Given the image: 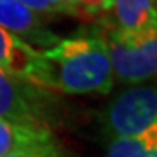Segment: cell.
Segmentation results:
<instances>
[{
  "label": "cell",
  "instance_id": "cell-8",
  "mask_svg": "<svg viewBox=\"0 0 157 157\" xmlns=\"http://www.w3.org/2000/svg\"><path fill=\"white\" fill-rule=\"evenodd\" d=\"M49 135L51 131L45 126L21 124L0 119V157H7L17 148Z\"/></svg>",
  "mask_w": 157,
  "mask_h": 157
},
{
  "label": "cell",
  "instance_id": "cell-3",
  "mask_svg": "<svg viewBox=\"0 0 157 157\" xmlns=\"http://www.w3.org/2000/svg\"><path fill=\"white\" fill-rule=\"evenodd\" d=\"M157 122V84L122 91L105 112V128L113 140L138 136Z\"/></svg>",
  "mask_w": 157,
  "mask_h": 157
},
{
  "label": "cell",
  "instance_id": "cell-1",
  "mask_svg": "<svg viewBox=\"0 0 157 157\" xmlns=\"http://www.w3.org/2000/svg\"><path fill=\"white\" fill-rule=\"evenodd\" d=\"M32 84L65 94H107L113 86V72L103 39L98 33L59 39L42 52Z\"/></svg>",
  "mask_w": 157,
  "mask_h": 157
},
{
  "label": "cell",
  "instance_id": "cell-9",
  "mask_svg": "<svg viewBox=\"0 0 157 157\" xmlns=\"http://www.w3.org/2000/svg\"><path fill=\"white\" fill-rule=\"evenodd\" d=\"M107 157H157V122L138 136L112 140Z\"/></svg>",
  "mask_w": 157,
  "mask_h": 157
},
{
  "label": "cell",
  "instance_id": "cell-10",
  "mask_svg": "<svg viewBox=\"0 0 157 157\" xmlns=\"http://www.w3.org/2000/svg\"><path fill=\"white\" fill-rule=\"evenodd\" d=\"M7 157H73L70 155L59 143H58L52 135L35 140L28 145L21 147L14 150L12 154H9Z\"/></svg>",
  "mask_w": 157,
  "mask_h": 157
},
{
  "label": "cell",
  "instance_id": "cell-5",
  "mask_svg": "<svg viewBox=\"0 0 157 157\" xmlns=\"http://www.w3.org/2000/svg\"><path fill=\"white\" fill-rule=\"evenodd\" d=\"M0 26L32 47L39 45L51 49L59 42V37L45 28L35 12L17 4L16 0H0Z\"/></svg>",
  "mask_w": 157,
  "mask_h": 157
},
{
  "label": "cell",
  "instance_id": "cell-4",
  "mask_svg": "<svg viewBox=\"0 0 157 157\" xmlns=\"http://www.w3.org/2000/svg\"><path fill=\"white\" fill-rule=\"evenodd\" d=\"M49 103L45 89L12 77L0 68V119L44 126Z\"/></svg>",
  "mask_w": 157,
  "mask_h": 157
},
{
  "label": "cell",
  "instance_id": "cell-11",
  "mask_svg": "<svg viewBox=\"0 0 157 157\" xmlns=\"http://www.w3.org/2000/svg\"><path fill=\"white\" fill-rule=\"evenodd\" d=\"M112 0H77V14L86 21L101 23L103 26L108 21Z\"/></svg>",
  "mask_w": 157,
  "mask_h": 157
},
{
  "label": "cell",
  "instance_id": "cell-13",
  "mask_svg": "<svg viewBox=\"0 0 157 157\" xmlns=\"http://www.w3.org/2000/svg\"><path fill=\"white\" fill-rule=\"evenodd\" d=\"M51 2L59 14H68V16L77 14V0H51Z\"/></svg>",
  "mask_w": 157,
  "mask_h": 157
},
{
  "label": "cell",
  "instance_id": "cell-6",
  "mask_svg": "<svg viewBox=\"0 0 157 157\" xmlns=\"http://www.w3.org/2000/svg\"><path fill=\"white\" fill-rule=\"evenodd\" d=\"M40 61L42 52L0 26V68L4 72L32 84Z\"/></svg>",
  "mask_w": 157,
  "mask_h": 157
},
{
  "label": "cell",
  "instance_id": "cell-12",
  "mask_svg": "<svg viewBox=\"0 0 157 157\" xmlns=\"http://www.w3.org/2000/svg\"><path fill=\"white\" fill-rule=\"evenodd\" d=\"M17 4L25 6L26 9H30L32 12H35L37 16L44 14V16H52V14H59L58 9L52 6L51 0H16Z\"/></svg>",
  "mask_w": 157,
  "mask_h": 157
},
{
  "label": "cell",
  "instance_id": "cell-2",
  "mask_svg": "<svg viewBox=\"0 0 157 157\" xmlns=\"http://www.w3.org/2000/svg\"><path fill=\"white\" fill-rule=\"evenodd\" d=\"M98 35L107 45L112 72L121 82L138 84L157 78V28L138 33L103 28Z\"/></svg>",
  "mask_w": 157,
  "mask_h": 157
},
{
  "label": "cell",
  "instance_id": "cell-7",
  "mask_svg": "<svg viewBox=\"0 0 157 157\" xmlns=\"http://www.w3.org/2000/svg\"><path fill=\"white\" fill-rule=\"evenodd\" d=\"M103 28L129 33L157 28V9L152 0H112L108 21Z\"/></svg>",
  "mask_w": 157,
  "mask_h": 157
}]
</instances>
